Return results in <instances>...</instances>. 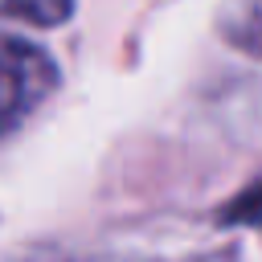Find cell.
Segmentation results:
<instances>
[{
	"label": "cell",
	"mask_w": 262,
	"mask_h": 262,
	"mask_svg": "<svg viewBox=\"0 0 262 262\" xmlns=\"http://www.w3.org/2000/svg\"><path fill=\"white\" fill-rule=\"evenodd\" d=\"M57 90V66L25 37H0V135L20 127Z\"/></svg>",
	"instance_id": "cell-1"
},
{
	"label": "cell",
	"mask_w": 262,
	"mask_h": 262,
	"mask_svg": "<svg viewBox=\"0 0 262 262\" xmlns=\"http://www.w3.org/2000/svg\"><path fill=\"white\" fill-rule=\"evenodd\" d=\"M225 37L242 53L262 57V0H237L225 12Z\"/></svg>",
	"instance_id": "cell-2"
},
{
	"label": "cell",
	"mask_w": 262,
	"mask_h": 262,
	"mask_svg": "<svg viewBox=\"0 0 262 262\" xmlns=\"http://www.w3.org/2000/svg\"><path fill=\"white\" fill-rule=\"evenodd\" d=\"M70 12H74V0H0V16L29 20V25H41V29L70 20Z\"/></svg>",
	"instance_id": "cell-3"
},
{
	"label": "cell",
	"mask_w": 262,
	"mask_h": 262,
	"mask_svg": "<svg viewBox=\"0 0 262 262\" xmlns=\"http://www.w3.org/2000/svg\"><path fill=\"white\" fill-rule=\"evenodd\" d=\"M225 221H250V225H262V184H258L254 192H246V196L225 213Z\"/></svg>",
	"instance_id": "cell-4"
},
{
	"label": "cell",
	"mask_w": 262,
	"mask_h": 262,
	"mask_svg": "<svg viewBox=\"0 0 262 262\" xmlns=\"http://www.w3.org/2000/svg\"><path fill=\"white\" fill-rule=\"evenodd\" d=\"M188 262H233V258H225V254H213V258H188Z\"/></svg>",
	"instance_id": "cell-5"
}]
</instances>
